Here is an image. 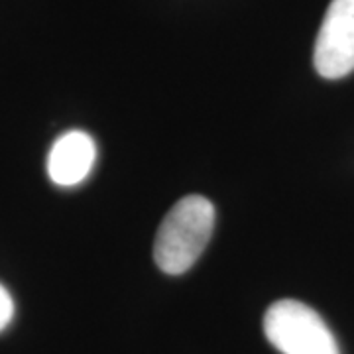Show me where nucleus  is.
<instances>
[{
    "instance_id": "39448f33",
    "label": "nucleus",
    "mask_w": 354,
    "mask_h": 354,
    "mask_svg": "<svg viewBox=\"0 0 354 354\" xmlns=\"http://www.w3.org/2000/svg\"><path fill=\"white\" fill-rule=\"evenodd\" d=\"M14 317V301L8 290L0 286V330L6 329L10 325Z\"/></svg>"
},
{
    "instance_id": "f257e3e1",
    "label": "nucleus",
    "mask_w": 354,
    "mask_h": 354,
    "mask_svg": "<svg viewBox=\"0 0 354 354\" xmlns=\"http://www.w3.org/2000/svg\"><path fill=\"white\" fill-rule=\"evenodd\" d=\"M215 228V207L201 195L183 197L169 209L158 228L153 260L158 268L179 276L199 260Z\"/></svg>"
},
{
    "instance_id": "f03ea898",
    "label": "nucleus",
    "mask_w": 354,
    "mask_h": 354,
    "mask_svg": "<svg viewBox=\"0 0 354 354\" xmlns=\"http://www.w3.org/2000/svg\"><path fill=\"white\" fill-rule=\"evenodd\" d=\"M264 335L281 354H341L321 315L295 299H279L268 307Z\"/></svg>"
},
{
    "instance_id": "20e7f679",
    "label": "nucleus",
    "mask_w": 354,
    "mask_h": 354,
    "mask_svg": "<svg viewBox=\"0 0 354 354\" xmlns=\"http://www.w3.org/2000/svg\"><path fill=\"white\" fill-rule=\"evenodd\" d=\"M97 160L95 140L83 130H71L55 140L48 156V176L59 187L85 181Z\"/></svg>"
},
{
    "instance_id": "7ed1b4c3",
    "label": "nucleus",
    "mask_w": 354,
    "mask_h": 354,
    "mask_svg": "<svg viewBox=\"0 0 354 354\" xmlns=\"http://www.w3.org/2000/svg\"><path fill=\"white\" fill-rule=\"evenodd\" d=\"M313 64L325 79H342L354 71V0H330L317 34Z\"/></svg>"
}]
</instances>
